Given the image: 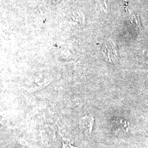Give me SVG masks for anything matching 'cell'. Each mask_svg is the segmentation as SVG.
I'll list each match as a JSON object with an SVG mask.
<instances>
[{"label":"cell","instance_id":"cell-1","mask_svg":"<svg viewBox=\"0 0 148 148\" xmlns=\"http://www.w3.org/2000/svg\"><path fill=\"white\" fill-rule=\"evenodd\" d=\"M93 122L94 119L93 117L86 116L81 119L79 121V125L85 132L90 133L92 130Z\"/></svg>","mask_w":148,"mask_h":148},{"label":"cell","instance_id":"cell-2","mask_svg":"<svg viewBox=\"0 0 148 148\" xmlns=\"http://www.w3.org/2000/svg\"><path fill=\"white\" fill-rule=\"evenodd\" d=\"M110 47L107 45H106V49L104 51V55L108 61L111 62L113 60H116L117 54L115 46L114 44H112V42H110Z\"/></svg>","mask_w":148,"mask_h":148}]
</instances>
